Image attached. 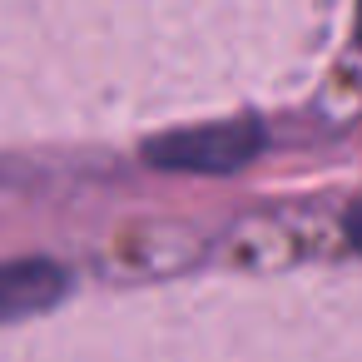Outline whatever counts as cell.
<instances>
[{
    "label": "cell",
    "instance_id": "7a4b0ae2",
    "mask_svg": "<svg viewBox=\"0 0 362 362\" xmlns=\"http://www.w3.org/2000/svg\"><path fill=\"white\" fill-rule=\"evenodd\" d=\"M65 288H70V278L50 258L6 263V268H0V322H16V317H30V313L55 308L65 298Z\"/></svg>",
    "mask_w": 362,
    "mask_h": 362
},
{
    "label": "cell",
    "instance_id": "3957f363",
    "mask_svg": "<svg viewBox=\"0 0 362 362\" xmlns=\"http://www.w3.org/2000/svg\"><path fill=\"white\" fill-rule=\"evenodd\" d=\"M347 238H352V243L362 248V199H357V204L347 209Z\"/></svg>",
    "mask_w": 362,
    "mask_h": 362
},
{
    "label": "cell",
    "instance_id": "6da1fadb",
    "mask_svg": "<svg viewBox=\"0 0 362 362\" xmlns=\"http://www.w3.org/2000/svg\"><path fill=\"white\" fill-rule=\"evenodd\" d=\"M263 144V129L253 119H223V124H194L149 139V164L159 169H189V174H238Z\"/></svg>",
    "mask_w": 362,
    "mask_h": 362
},
{
    "label": "cell",
    "instance_id": "277c9868",
    "mask_svg": "<svg viewBox=\"0 0 362 362\" xmlns=\"http://www.w3.org/2000/svg\"><path fill=\"white\" fill-rule=\"evenodd\" d=\"M357 35H362V0H357Z\"/></svg>",
    "mask_w": 362,
    "mask_h": 362
}]
</instances>
